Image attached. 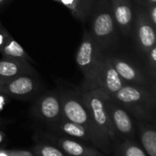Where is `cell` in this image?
<instances>
[{
	"label": "cell",
	"mask_w": 156,
	"mask_h": 156,
	"mask_svg": "<svg viewBox=\"0 0 156 156\" xmlns=\"http://www.w3.org/2000/svg\"><path fill=\"white\" fill-rule=\"evenodd\" d=\"M113 156H148L134 140L119 139L112 144Z\"/></svg>",
	"instance_id": "17"
},
{
	"label": "cell",
	"mask_w": 156,
	"mask_h": 156,
	"mask_svg": "<svg viewBox=\"0 0 156 156\" xmlns=\"http://www.w3.org/2000/svg\"><path fill=\"white\" fill-rule=\"evenodd\" d=\"M141 146L148 156H156V131L149 122L138 121L135 126Z\"/></svg>",
	"instance_id": "15"
},
{
	"label": "cell",
	"mask_w": 156,
	"mask_h": 156,
	"mask_svg": "<svg viewBox=\"0 0 156 156\" xmlns=\"http://www.w3.org/2000/svg\"><path fill=\"white\" fill-rule=\"evenodd\" d=\"M26 74H34L29 62L7 57L0 59V83L2 85Z\"/></svg>",
	"instance_id": "12"
},
{
	"label": "cell",
	"mask_w": 156,
	"mask_h": 156,
	"mask_svg": "<svg viewBox=\"0 0 156 156\" xmlns=\"http://www.w3.org/2000/svg\"><path fill=\"white\" fill-rule=\"evenodd\" d=\"M39 90V81L33 74L19 75L0 86V92L4 95L18 98L27 99L35 96Z\"/></svg>",
	"instance_id": "9"
},
{
	"label": "cell",
	"mask_w": 156,
	"mask_h": 156,
	"mask_svg": "<svg viewBox=\"0 0 156 156\" xmlns=\"http://www.w3.org/2000/svg\"><path fill=\"white\" fill-rule=\"evenodd\" d=\"M59 2L65 6L75 17H80L81 12L80 0H59Z\"/></svg>",
	"instance_id": "20"
},
{
	"label": "cell",
	"mask_w": 156,
	"mask_h": 156,
	"mask_svg": "<svg viewBox=\"0 0 156 156\" xmlns=\"http://www.w3.org/2000/svg\"><path fill=\"white\" fill-rule=\"evenodd\" d=\"M146 4L149 7L153 5H156V0H146Z\"/></svg>",
	"instance_id": "25"
},
{
	"label": "cell",
	"mask_w": 156,
	"mask_h": 156,
	"mask_svg": "<svg viewBox=\"0 0 156 156\" xmlns=\"http://www.w3.org/2000/svg\"><path fill=\"white\" fill-rule=\"evenodd\" d=\"M148 17L152 23V25L156 28V5H153L149 6V12H148Z\"/></svg>",
	"instance_id": "23"
},
{
	"label": "cell",
	"mask_w": 156,
	"mask_h": 156,
	"mask_svg": "<svg viewBox=\"0 0 156 156\" xmlns=\"http://www.w3.org/2000/svg\"><path fill=\"white\" fill-rule=\"evenodd\" d=\"M125 85L113 68L109 56H103L91 74L84 79L82 90L98 89L109 96H112Z\"/></svg>",
	"instance_id": "4"
},
{
	"label": "cell",
	"mask_w": 156,
	"mask_h": 156,
	"mask_svg": "<svg viewBox=\"0 0 156 156\" xmlns=\"http://www.w3.org/2000/svg\"><path fill=\"white\" fill-rule=\"evenodd\" d=\"M109 57L113 68L120 75V77L124 81L125 84L149 86L145 75L136 66L131 64L129 62L122 58H118L114 56H109Z\"/></svg>",
	"instance_id": "11"
},
{
	"label": "cell",
	"mask_w": 156,
	"mask_h": 156,
	"mask_svg": "<svg viewBox=\"0 0 156 156\" xmlns=\"http://www.w3.org/2000/svg\"><path fill=\"white\" fill-rule=\"evenodd\" d=\"M136 34L139 46L144 53L155 46V28L152 25L146 12L140 9L136 13Z\"/></svg>",
	"instance_id": "10"
},
{
	"label": "cell",
	"mask_w": 156,
	"mask_h": 156,
	"mask_svg": "<svg viewBox=\"0 0 156 156\" xmlns=\"http://www.w3.org/2000/svg\"><path fill=\"white\" fill-rule=\"evenodd\" d=\"M48 126L54 131L62 132L65 135L69 136L71 138L80 140L83 142L90 143V136H89L87 131L81 125L74 123L69 120H67L64 118L55 123L49 124Z\"/></svg>",
	"instance_id": "16"
},
{
	"label": "cell",
	"mask_w": 156,
	"mask_h": 156,
	"mask_svg": "<svg viewBox=\"0 0 156 156\" xmlns=\"http://www.w3.org/2000/svg\"><path fill=\"white\" fill-rule=\"evenodd\" d=\"M104 100L110 119L119 136V139L134 140L136 129L133 117L122 106H120L115 100L105 93Z\"/></svg>",
	"instance_id": "6"
},
{
	"label": "cell",
	"mask_w": 156,
	"mask_h": 156,
	"mask_svg": "<svg viewBox=\"0 0 156 156\" xmlns=\"http://www.w3.org/2000/svg\"><path fill=\"white\" fill-rule=\"evenodd\" d=\"M5 95H4L3 93L0 92V115H1V112L3 111V108L5 107ZM1 119V117H0Z\"/></svg>",
	"instance_id": "24"
},
{
	"label": "cell",
	"mask_w": 156,
	"mask_h": 156,
	"mask_svg": "<svg viewBox=\"0 0 156 156\" xmlns=\"http://www.w3.org/2000/svg\"><path fill=\"white\" fill-rule=\"evenodd\" d=\"M62 105L63 118L67 120L81 125L88 132L90 143L105 154L112 152V143L93 121L89 109L82 101L79 89L59 92Z\"/></svg>",
	"instance_id": "1"
},
{
	"label": "cell",
	"mask_w": 156,
	"mask_h": 156,
	"mask_svg": "<svg viewBox=\"0 0 156 156\" xmlns=\"http://www.w3.org/2000/svg\"><path fill=\"white\" fill-rule=\"evenodd\" d=\"M2 57L14 58L19 60H25L27 62H33V60L28 56L27 51L23 49V47L10 35L2 50L0 51Z\"/></svg>",
	"instance_id": "18"
},
{
	"label": "cell",
	"mask_w": 156,
	"mask_h": 156,
	"mask_svg": "<svg viewBox=\"0 0 156 156\" xmlns=\"http://www.w3.org/2000/svg\"><path fill=\"white\" fill-rule=\"evenodd\" d=\"M5 137V134L2 131H0V144L4 142Z\"/></svg>",
	"instance_id": "26"
},
{
	"label": "cell",
	"mask_w": 156,
	"mask_h": 156,
	"mask_svg": "<svg viewBox=\"0 0 156 156\" xmlns=\"http://www.w3.org/2000/svg\"><path fill=\"white\" fill-rule=\"evenodd\" d=\"M90 32L101 49L112 42L116 34V24L110 8L105 6L96 14Z\"/></svg>",
	"instance_id": "8"
},
{
	"label": "cell",
	"mask_w": 156,
	"mask_h": 156,
	"mask_svg": "<svg viewBox=\"0 0 156 156\" xmlns=\"http://www.w3.org/2000/svg\"><path fill=\"white\" fill-rule=\"evenodd\" d=\"M57 143L59 149L69 156H104L94 147L82 144L81 143L73 139L60 137L57 140Z\"/></svg>",
	"instance_id": "14"
},
{
	"label": "cell",
	"mask_w": 156,
	"mask_h": 156,
	"mask_svg": "<svg viewBox=\"0 0 156 156\" xmlns=\"http://www.w3.org/2000/svg\"><path fill=\"white\" fill-rule=\"evenodd\" d=\"M2 86V84H1V83H0V86Z\"/></svg>",
	"instance_id": "30"
},
{
	"label": "cell",
	"mask_w": 156,
	"mask_h": 156,
	"mask_svg": "<svg viewBox=\"0 0 156 156\" xmlns=\"http://www.w3.org/2000/svg\"><path fill=\"white\" fill-rule=\"evenodd\" d=\"M147 56V61L149 63V66L152 68V70L154 71V73L155 72L156 68V47L154 46L152 47L146 53Z\"/></svg>",
	"instance_id": "21"
},
{
	"label": "cell",
	"mask_w": 156,
	"mask_h": 156,
	"mask_svg": "<svg viewBox=\"0 0 156 156\" xmlns=\"http://www.w3.org/2000/svg\"><path fill=\"white\" fill-rule=\"evenodd\" d=\"M54 1H57V2H59V0H54Z\"/></svg>",
	"instance_id": "28"
},
{
	"label": "cell",
	"mask_w": 156,
	"mask_h": 156,
	"mask_svg": "<svg viewBox=\"0 0 156 156\" xmlns=\"http://www.w3.org/2000/svg\"><path fill=\"white\" fill-rule=\"evenodd\" d=\"M33 151L36 156H67L59 148L48 143H38L33 148Z\"/></svg>",
	"instance_id": "19"
},
{
	"label": "cell",
	"mask_w": 156,
	"mask_h": 156,
	"mask_svg": "<svg viewBox=\"0 0 156 156\" xmlns=\"http://www.w3.org/2000/svg\"><path fill=\"white\" fill-rule=\"evenodd\" d=\"M32 113L37 120L48 125L63 119L59 93L48 92L37 97L32 107Z\"/></svg>",
	"instance_id": "7"
},
{
	"label": "cell",
	"mask_w": 156,
	"mask_h": 156,
	"mask_svg": "<svg viewBox=\"0 0 156 156\" xmlns=\"http://www.w3.org/2000/svg\"><path fill=\"white\" fill-rule=\"evenodd\" d=\"M84 156H95V155H84Z\"/></svg>",
	"instance_id": "29"
},
{
	"label": "cell",
	"mask_w": 156,
	"mask_h": 156,
	"mask_svg": "<svg viewBox=\"0 0 156 156\" xmlns=\"http://www.w3.org/2000/svg\"><path fill=\"white\" fill-rule=\"evenodd\" d=\"M10 33L7 31V29L5 28V26L0 21V51L2 50L3 46L5 45V41L9 38Z\"/></svg>",
	"instance_id": "22"
},
{
	"label": "cell",
	"mask_w": 156,
	"mask_h": 156,
	"mask_svg": "<svg viewBox=\"0 0 156 156\" xmlns=\"http://www.w3.org/2000/svg\"><path fill=\"white\" fill-rule=\"evenodd\" d=\"M104 54L102 49L98 45L90 32L84 29L81 42L76 54V63L87 79L97 67Z\"/></svg>",
	"instance_id": "5"
},
{
	"label": "cell",
	"mask_w": 156,
	"mask_h": 156,
	"mask_svg": "<svg viewBox=\"0 0 156 156\" xmlns=\"http://www.w3.org/2000/svg\"><path fill=\"white\" fill-rule=\"evenodd\" d=\"M79 91L81 96L82 101L89 109L93 121L106 136V138L113 144V143L119 140V136L112 125V122L107 111L104 100V93L98 89H79Z\"/></svg>",
	"instance_id": "3"
},
{
	"label": "cell",
	"mask_w": 156,
	"mask_h": 156,
	"mask_svg": "<svg viewBox=\"0 0 156 156\" xmlns=\"http://www.w3.org/2000/svg\"><path fill=\"white\" fill-rule=\"evenodd\" d=\"M112 13L116 26L124 34L130 33L133 18L131 0H112Z\"/></svg>",
	"instance_id": "13"
},
{
	"label": "cell",
	"mask_w": 156,
	"mask_h": 156,
	"mask_svg": "<svg viewBox=\"0 0 156 156\" xmlns=\"http://www.w3.org/2000/svg\"><path fill=\"white\" fill-rule=\"evenodd\" d=\"M8 1H10V0H0V6H2V5H4V4H5L6 2H8Z\"/></svg>",
	"instance_id": "27"
},
{
	"label": "cell",
	"mask_w": 156,
	"mask_h": 156,
	"mask_svg": "<svg viewBox=\"0 0 156 156\" xmlns=\"http://www.w3.org/2000/svg\"><path fill=\"white\" fill-rule=\"evenodd\" d=\"M138 121L154 120L156 96L149 86L125 84L120 90L110 96Z\"/></svg>",
	"instance_id": "2"
}]
</instances>
